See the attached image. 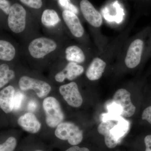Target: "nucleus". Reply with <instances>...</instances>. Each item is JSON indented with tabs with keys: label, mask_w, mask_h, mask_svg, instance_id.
Instances as JSON below:
<instances>
[{
	"label": "nucleus",
	"mask_w": 151,
	"mask_h": 151,
	"mask_svg": "<svg viewBox=\"0 0 151 151\" xmlns=\"http://www.w3.org/2000/svg\"><path fill=\"white\" fill-rule=\"evenodd\" d=\"M60 37L40 36L30 40L26 47L27 57L33 60H44L58 57L64 46Z\"/></svg>",
	"instance_id": "f257e3e1"
},
{
	"label": "nucleus",
	"mask_w": 151,
	"mask_h": 151,
	"mask_svg": "<svg viewBox=\"0 0 151 151\" xmlns=\"http://www.w3.org/2000/svg\"><path fill=\"white\" fill-rule=\"evenodd\" d=\"M29 23L25 9L18 3L13 4L7 20L9 29L14 34L22 35L27 31Z\"/></svg>",
	"instance_id": "f03ea898"
},
{
	"label": "nucleus",
	"mask_w": 151,
	"mask_h": 151,
	"mask_svg": "<svg viewBox=\"0 0 151 151\" xmlns=\"http://www.w3.org/2000/svg\"><path fill=\"white\" fill-rule=\"evenodd\" d=\"M43 108L47 126L54 128L62 123L64 116L58 101L54 97H46L44 100Z\"/></svg>",
	"instance_id": "7ed1b4c3"
},
{
	"label": "nucleus",
	"mask_w": 151,
	"mask_h": 151,
	"mask_svg": "<svg viewBox=\"0 0 151 151\" xmlns=\"http://www.w3.org/2000/svg\"><path fill=\"white\" fill-rule=\"evenodd\" d=\"M57 137L63 140H67L72 145L76 146L83 139V132L78 127L70 122L60 123L55 132Z\"/></svg>",
	"instance_id": "20e7f679"
},
{
	"label": "nucleus",
	"mask_w": 151,
	"mask_h": 151,
	"mask_svg": "<svg viewBox=\"0 0 151 151\" xmlns=\"http://www.w3.org/2000/svg\"><path fill=\"white\" fill-rule=\"evenodd\" d=\"M63 21L56 11L52 9L45 10L41 17L42 26L55 36L62 37L64 27H65Z\"/></svg>",
	"instance_id": "39448f33"
},
{
	"label": "nucleus",
	"mask_w": 151,
	"mask_h": 151,
	"mask_svg": "<svg viewBox=\"0 0 151 151\" xmlns=\"http://www.w3.org/2000/svg\"><path fill=\"white\" fill-rule=\"evenodd\" d=\"M19 86L22 91L32 89L40 98L46 97L51 90V86L46 81L26 75L19 79Z\"/></svg>",
	"instance_id": "423d86ee"
},
{
	"label": "nucleus",
	"mask_w": 151,
	"mask_h": 151,
	"mask_svg": "<svg viewBox=\"0 0 151 151\" xmlns=\"http://www.w3.org/2000/svg\"><path fill=\"white\" fill-rule=\"evenodd\" d=\"M145 43L143 40L136 38L132 41L127 48L124 62L128 68L137 67L140 63Z\"/></svg>",
	"instance_id": "0eeeda50"
},
{
	"label": "nucleus",
	"mask_w": 151,
	"mask_h": 151,
	"mask_svg": "<svg viewBox=\"0 0 151 151\" xmlns=\"http://www.w3.org/2000/svg\"><path fill=\"white\" fill-rule=\"evenodd\" d=\"M113 101L120 108L122 117L129 118L134 114L136 107L132 103L131 94L126 89H118L113 95Z\"/></svg>",
	"instance_id": "6e6552de"
},
{
	"label": "nucleus",
	"mask_w": 151,
	"mask_h": 151,
	"mask_svg": "<svg viewBox=\"0 0 151 151\" xmlns=\"http://www.w3.org/2000/svg\"><path fill=\"white\" fill-rule=\"evenodd\" d=\"M62 16L65 27L73 37L80 39L84 36L85 30L77 14L70 11L63 10Z\"/></svg>",
	"instance_id": "1a4fd4ad"
},
{
	"label": "nucleus",
	"mask_w": 151,
	"mask_h": 151,
	"mask_svg": "<svg viewBox=\"0 0 151 151\" xmlns=\"http://www.w3.org/2000/svg\"><path fill=\"white\" fill-rule=\"evenodd\" d=\"M59 92L66 103L71 107L78 108L83 103V99L79 92L77 84L72 81L59 87Z\"/></svg>",
	"instance_id": "9d476101"
},
{
	"label": "nucleus",
	"mask_w": 151,
	"mask_h": 151,
	"mask_svg": "<svg viewBox=\"0 0 151 151\" xmlns=\"http://www.w3.org/2000/svg\"><path fill=\"white\" fill-rule=\"evenodd\" d=\"M80 8L82 15L86 22L94 27L99 28L103 24L101 14L88 0H81Z\"/></svg>",
	"instance_id": "9b49d317"
},
{
	"label": "nucleus",
	"mask_w": 151,
	"mask_h": 151,
	"mask_svg": "<svg viewBox=\"0 0 151 151\" xmlns=\"http://www.w3.org/2000/svg\"><path fill=\"white\" fill-rule=\"evenodd\" d=\"M84 68L82 65L73 62H68L65 67L55 76L57 82L62 83L67 79L73 81L83 74Z\"/></svg>",
	"instance_id": "f8f14e48"
},
{
	"label": "nucleus",
	"mask_w": 151,
	"mask_h": 151,
	"mask_svg": "<svg viewBox=\"0 0 151 151\" xmlns=\"http://www.w3.org/2000/svg\"><path fill=\"white\" fill-rule=\"evenodd\" d=\"M58 57H62L68 62H73L80 64L86 60V55L80 46L76 45L65 46L63 49Z\"/></svg>",
	"instance_id": "ddd939ff"
},
{
	"label": "nucleus",
	"mask_w": 151,
	"mask_h": 151,
	"mask_svg": "<svg viewBox=\"0 0 151 151\" xmlns=\"http://www.w3.org/2000/svg\"><path fill=\"white\" fill-rule=\"evenodd\" d=\"M106 63L99 57L94 58L87 68L86 77L90 81H96L101 78L106 68Z\"/></svg>",
	"instance_id": "4468645a"
},
{
	"label": "nucleus",
	"mask_w": 151,
	"mask_h": 151,
	"mask_svg": "<svg viewBox=\"0 0 151 151\" xmlns=\"http://www.w3.org/2000/svg\"><path fill=\"white\" fill-rule=\"evenodd\" d=\"M19 126L24 131L32 134L37 133L40 130L41 125L34 114L26 113L20 116L17 121Z\"/></svg>",
	"instance_id": "2eb2a0df"
},
{
	"label": "nucleus",
	"mask_w": 151,
	"mask_h": 151,
	"mask_svg": "<svg viewBox=\"0 0 151 151\" xmlns=\"http://www.w3.org/2000/svg\"><path fill=\"white\" fill-rule=\"evenodd\" d=\"M116 124L117 121L115 120L103 121L99 124L97 128V131L99 134L105 137V145L109 148H114L118 144V143L114 139L111 132V129Z\"/></svg>",
	"instance_id": "dca6fc26"
},
{
	"label": "nucleus",
	"mask_w": 151,
	"mask_h": 151,
	"mask_svg": "<svg viewBox=\"0 0 151 151\" xmlns=\"http://www.w3.org/2000/svg\"><path fill=\"white\" fill-rule=\"evenodd\" d=\"M15 91L13 86H9L0 92V106L5 113H11L13 110L14 100Z\"/></svg>",
	"instance_id": "f3484780"
},
{
	"label": "nucleus",
	"mask_w": 151,
	"mask_h": 151,
	"mask_svg": "<svg viewBox=\"0 0 151 151\" xmlns=\"http://www.w3.org/2000/svg\"><path fill=\"white\" fill-rule=\"evenodd\" d=\"M18 54L15 45L6 39L0 40V60L4 62H11L14 60Z\"/></svg>",
	"instance_id": "a211bd4d"
},
{
	"label": "nucleus",
	"mask_w": 151,
	"mask_h": 151,
	"mask_svg": "<svg viewBox=\"0 0 151 151\" xmlns=\"http://www.w3.org/2000/svg\"><path fill=\"white\" fill-rule=\"evenodd\" d=\"M129 129V122L123 117H120L117 120V124L111 129V134L114 139L119 143L127 135Z\"/></svg>",
	"instance_id": "6ab92c4d"
},
{
	"label": "nucleus",
	"mask_w": 151,
	"mask_h": 151,
	"mask_svg": "<svg viewBox=\"0 0 151 151\" xmlns=\"http://www.w3.org/2000/svg\"><path fill=\"white\" fill-rule=\"evenodd\" d=\"M15 77V73L10 68L8 64L1 63L0 65V88L6 85Z\"/></svg>",
	"instance_id": "aec40b11"
},
{
	"label": "nucleus",
	"mask_w": 151,
	"mask_h": 151,
	"mask_svg": "<svg viewBox=\"0 0 151 151\" xmlns=\"http://www.w3.org/2000/svg\"><path fill=\"white\" fill-rule=\"evenodd\" d=\"M17 146L16 139L14 137L9 138L0 145V151H14Z\"/></svg>",
	"instance_id": "412c9836"
},
{
	"label": "nucleus",
	"mask_w": 151,
	"mask_h": 151,
	"mask_svg": "<svg viewBox=\"0 0 151 151\" xmlns=\"http://www.w3.org/2000/svg\"><path fill=\"white\" fill-rule=\"evenodd\" d=\"M58 2L59 5L64 10L70 11L76 14H78V8L71 2L70 0H58Z\"/></svg>",
	"instance_id": "4be33fe9"
},
{
	"label": "nucleus",
	"mask_w": 151,
	"mask_h": 151,
	"mask_svg": "<svg viewBox=\"0 0 151 151\" xmlns=\"http://www.w3.org/2000/svg\"><path fill=\"white\" fill-rule=\"evenodd\" d=\"M21 2L31 8L40 9L42 6V0H19Z\"/></svg>",
	"instance_id": "5701e85b"
},
{
	"label": "nucleus",
	"mask_w": 151,
	"mask_h": 151,
	"mask_svg": "<svg viewBox=\"0 0 151 151\" xmlns=\"http://www.w3.org/2000/svg\"><path fill=\"white\" fill-rule=\"evenodd\" d=\"M24 98V95L20 92H17L15 94L14 100L13 110L17 111L21 106L22 102Z\"/></svg>",
	"instance_id": "b1692460"
},
{
	"label": "nucleus",
	"mask_w": 151,
	"mask_h": 151,
	"mask_svg": "<svg viewBox=\"0 0 151 151\" xmlns=\"http://www.w3.org/2000/svg\"><path fill=\"white\" fill-rule=\"evenodd\" d=\"M12 6L8 0H0V9L6 15L9 14Z\"/></svg>",
	"instance_id": "393cba45"
},
{
	"label": "nucleus",
	"mask_w": 151,
	"mask_h": 151,
	"mask_svg": "<svg viewBox=\"0 0 151 151\" xmlns=\"http://www.w3.org/2000/svg\"><path fill=\"white\" fill-rule=\"evenodd\" d=\"M142 118L143 120H146L151 124V106L146 108L143 111Z\"/></svg>",
	"instance_id": "a878e982"
},
{
	"label": "nucleus",
	"mask_w": 151,
	"mask_h": 151,
	"mask_svg": "<svg viewBox=\"0 0 151 151\" xmlns=\"http://www.w3.org/2000/svg\"><path fill=\"white\" fill-rule=\"evenodd\" d=\"M144 141L146 146L145 151H151V135L146 136Z\"/></svg>",
	"instance_id": "bb28decb"
},
{
	"label": "nucleus",
	"mask_w": 151,
	"mask_h": 151,
	"mask_svg": "<svg viewBox=\"0 0 151 151\" xmlns=\"http://www.w3.org/2000/svg\"><path fill=\"white\" fill-rule=\"evenodd\" d=\"M37 108V104L36 101L32 100L29 101L28 105V109L30 111H35Z\"/></svg>",
	"instance_id": "cd10ccee"
},
{
	"label": "nucleus",
	"mask_w": 151,
	"mask_h": 151,
	"mask_svg": "<svg viewBox=\"0 0 151 151\" xmlns=\"http://www.w3.org/2000/svg\"><path fill=\"white\" fill-rule=\"evenodd\" d=\"M65 151H90L87 148L79 147L78 146H74L68 149Z\"/></svg>",
	"instance_id": "c85d7f7f"
},
{
	"label": "nucleus",
	"mask_w": 151,
	"mask_h": 151,
	"mask_svg": "<svg viewBox=\"0 0 151 151\" xmlns=\"http://www.w3.org/2000/svg\"><path fill=\"white\" fill-rule=\"evenodd\" d=\"M42 151L41 150H36V151Z\"/></svg>",
	"instance_id": "c756f323"
}]
</instances>
